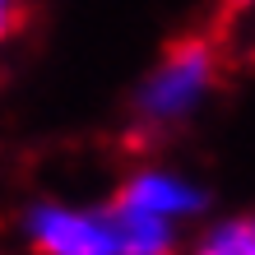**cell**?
<instances>
[{
	"label": "cell",
	"mask_w": 255,
	"mask_h": 255,
	"mask_svg": "<svg viewBox=\"0 0 255 255\" xmlns=\"http://www.w3.org/2000/svg\"><path fill=\"white\" fill-rule=\"evenodd\" d=\"M186 255H255V209L251 214H228L218 223L195 232Z\"/></svg>",
	"instance_id": "4"
},
{
	"label": "cell",
	"mask_w": 255,
	"mask_h": 255,
	"mask_svg": "<svg viewBox=\"0 0 255 255\" xmlns=\"http://www.w3.org/2000/svg\"><path fill=\"white\" fill-rule=\"evenodd\" d=\"M116 204L139 209L148 218L176 223V228H190L195 218L204 214V186L195 181L190 172L172 167V162H139L121 186H116Z\"/></svg>",
	"instance_id": "3"
},
{
	"label": "cell",
	"mask_w": 255,
	"mask_h": 255,
	"mask_svg": "<svg viewBox=\"0 0 255 255\" xmlns=\"http://www.w3.org/2000/svg\"><path fill=\"white\" fill-rule=\"evenodd\" d=\"M218 88V47L214 37H181L148 65L134 93V126L144 134H172L214 98Z\"/></svg>",
	"instance_id": "1"
},
{
	"label": "cell",
	"mask_w": 255,
	"mask_h": 255,
	"mask_svg": "<svg viewBox=\"0 0 255 255\" xmlns=\"http://www.w3.org/2000/svg\"><path fill=\"white\" fill-rule=\"evenodd\" d=\"M19 232L33 255H126L116 204H79L47 195L19 214Z\"/></svg>",
	"instance_id": "2"
},
{
	"label": "cell",
	"mask_w": 255,
	"mask_h": 255,
	"mask_svg": "<svg viewBox=\"0 0 255 255\" xmlns=\"http://www.w3.org/2000/svg\"><path fill=\"white\" fill-rule=\"evenodd\" d=\"M228 5H232L237 14H251V9H255V0H228Z\"/></svg>",
	"instance_id": "5"
}]
</instances>
